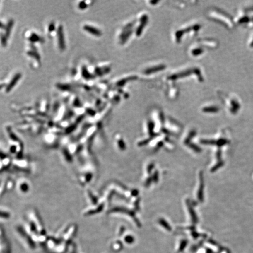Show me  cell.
Listing matches in <instances>:
<instances>
[{
	"instance_id": "2",
	"label": "cell",
	"mask_w": 253,
	"mask_h": 253,
	"mask_svg": "<svg viewBox=\"0 0 253 253\" xmlns=\"http://www.w3.org/2000/svg\"><path fill=\"white\" fill-rule=\"evenodd\" d=\"M56 34L57 35V46L60 50H64L65 49V39L63 28L61 25H59L57 27Z\"/></svg>"
},
{
	"instance_id": "8",
	"label": "cell",
	"mask_w": 253,
	"mask_h": 253,
	"mask_svg": "<svg viewBox=\"0 0 253 253\" xmlns=\"http://www.w3.org/2000/svg\"><path fill=\"white\" fill-rule=\"evenodd\" d=\"M190 53H191V54L193 56H198L199 54H202L203 50L200 47H194V48L191 49Z\"/></svg>"
},
{
	"instance_id": "3",
	"label": "cell",
	"mask_w": 253,
	"mask_h": 253,
	"mask_svg": "<svg viewBox=\"0 0 253 253\" xmlns=\"http://www.w3.org/2000/svg\"><path fill=\"white\" fill-rule=\"evenodd\" d=\"M82 28L85 32H87L88 34L92 36L99 37L102 35V32L100 29H99L95 26L90 24H84L82 26Z\"/></svg>"
},
{
	"instance_id": "1",
	"label": "cell",
	"mask_w": 253,
	"mask_h": 253,
	"mask_svg": "<svg viewBox=\"0 0 253 253\" xmlns=\"http://www.w3.org/2000/svg\"><path fill=\"white\" fill-rule=\"evenodd\" d=\"M16 189L18 193L21 194H28L30 190V183L25 179H20L17 182Z\"/></svg>"
},
{
	"instance_id": "4",
	"label": "cell",
	"mask_w": 253,
	"mask_h": 253,
	"mask_svg": "<svg viewBox=\"0 0 253 253\" xmlns=\"http://www.w3.org/2000/svg\"><path fill=\"white\" fill-rule=\"evenodd\" d=\"M22 77V74L20 73H16L13 77L11 78L10 82H9V83L8 84V85H6V86L5 87V92L6 93H8L10 92L12 88L16 85V84L18 83V81L20 80V79Z\"/></svg>"
},
{
	"instance_id": "6",
	"label": "cell",
	"mask_w": 253,
	"mask_h": 253,
	"mask_svg": "<svg viewBox=\"0 0 253 253\" xmlns=\"http://www.w3.org/2000/svg\"><path fill=\"white\" fill-rule=\"evenodd\" d=\"M28 40H29L32 43H35L34 42H42L41 37L37 35L36 33H31L29 36H27Z\"/></svg>"
},
{
	"instance_id": "9",
	"label": "cell",
	"mask_w": 253,
	"mask_h": 253,
	"mask_svg": "<svg viewBox=\"0 0 253 253\" xmlns=\"http://www.w3.org/2000/svg\"><path fill=\"white\" fill-rule=\"evenodd\" d=\"M86 3H87L86 1H81V2H79V4L78 5V8L81 10L86 8L88 6V4H87Z\"/></svg>"
},
{
	"instance_id": "7",
	"label": "cell",
	"mask_w": 253,
	"mask_h": 253,
	"mask_svg": "<svg viewBox=\"0 0 253 253\" xmlns=\"http://www.w3.org/2000/svg\"><path fill=\"white\" fill-rule=\"evenodd\" d=\"M11 212L5 208H0V218L8 219L11 217Z\"/></svg>"
},
{
	"instance_id": "5",
	"label": "cell",
	"mask_w": 253,
	"mask_h": 253,
	"mask_svg": "<svg viewBox=\"0 0 253 253\" xmlns=\"http://www.w3.org/2000/svg\"><path fill=\"white\" fill-rule=\"evenodd\" d=\"M163 69H165V65H163V64L156 65L155 66H151V67H148L147 69H146L143 70V73L146 74H152V73H156L158 71H160V70H163Z\"/></svg>"
}]
</instances>
